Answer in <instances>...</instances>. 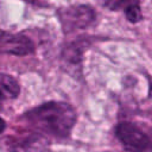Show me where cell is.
<instances>
[{"label":"cell","instance_id":"6da1fadb","mask_svg":"<svg viewBox=\"0 0 152 152\" xmlns=\"http://www.w3.org/2000/svg\"><path fill=\"white\" fill-rule=\"evenodd\" d=\"M24 119L40 134L66 138L76 122V113L70 104L52 101L26 112Z\"/></svg>","mask_w":152,"mask_h":152},{"label":"cell","instance_id":"7a4b0ae2","mask_svg":"<svg viewBox=\"0 0 152 152\" xmlns=\"http://www.w3.org/2000/svg\"><path fill=\"white\" fill-rule=\"evenodd\" d=\"M115 135L127 151L146 152L152 150V134L134 122H120L115 127Z\"/></svg>","mask_w":152,"mask_h":152},{"label":"cell","instance_id":"3957f363","mask_svg":"<svg viewBox=\"0 0 152 152\" xmlns=\"http://www.w3.org/2000/svg\"><path fill=\"white\" fill-rule=\"evenodd\" d=\"M61 20L66 31L86 28L95 20V12L89 6H76L65 10Z\"/></svg>","mask_w":152,"mask_h":152},{"label":"cell","instance_id":"277c9868","mask_svg":"<svg viewBox=\"0 0 152 152\" xmlns=\"http://www.w3.org/2000/svg\"><path fill=\"white\" fill-rule=\"evenodd\" d=\"M48 147V140L40 133H27L24 135L11 137L8 139V152H44Z\"/></svg>","mask_w":152,"mask_h":152},{"label":"cell","instance_id":"5b68a950","mask_svg":"<svg viewBox=\"0 0 152 152\" xmlns=\"http://www.w3.org/2000/svg\"><path fill=\"white\" fill-rule=\"evenodd\" d=\"M1 48L4 53L15 56H26L33 52L34 45L32 40L23 34H2Z\"/></svg>","mask_w":152,"mask_h":152},{"label":"cell","instance_id":"8992f818","mask_svg":"<svg viewBox=\"0 0 152 152\" xmlns=\"http://www.w3.org/2000/svg\"><path fill=\"white\" fill-rule=\"evenodd\" d=\"M104 5L112 11H125V15L131 23H138L141 19L138 0H104Z\"/></svg>","mask_w":152,"mask_h":152},{"label":"cell","instance_id":"52a82bcc","mask_svg":"<svg viewBox=\"0 0 152 152\" xmlns=\"http://www.w3.org/2000/svg\"><path fill=\"white\" fill-rule=\"evenodd\" d=\"M20 88L18 82L10 75L2 74L1 75V95L2 100L14 99L19 95Z\"/></svg>","mask_w":152,"mask_h":152}]
</instances>
